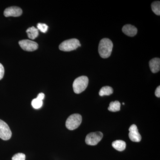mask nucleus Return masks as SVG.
I'll return each instance as SVG.
<instances>
[{
  "label": "nucleus",
  "instance_id": "obj_1",
  "mask_svg": "<svg viewBox=\"0 0 160 160\" xmlns=\"http://www.w3.org/2000/svg\"><path fill=\"white\" fill-rule=\"evenodd\" d=\"M113 48V43L109 38H103L100 41L98 52L101 57L107 58L110 56Z\"/></svg>",
  "mask_w": 160,
  "mask_h": 160
},
{
  "label": "nucleus",
  "instance_id": "obj_2",
  "mask_svg": "<svg viewBox=\"0 0 160 160\" xmlns=\"http://www.w3.org/2000/svg\"><path fill=\"white\" fill-rule=\"evenodd\" d=\"M89 83V79L85 76L77 78L72 84L73 91L77 94L81 93L86 89Z\"/></svg>",
  "mask_w": 160,
  "mask_h": 160
},
{
  "label": "nucleus",
  "instance_id": "obj_3",
  "mask_svg": "<svg viewBox=\"0 0 160 160\" xmlns=\"http://www.w3.org/2000/svg\"><path fill=\"white\" fill-rule=\"evenodd\" d=\"M79 41L77 39L72 38L64 41L59 45V48L62 51L69 52L75 50L81 46Z\"/></svg>",
  "mask_w": 160,
  "mask_h": 160
},
{
  "label": "nucleus",
  "instance_id": "obj_4",
  "mask_svg": "<svg viewBox=\"0 0 160 160\" xmlns=\"http://www.w3.org/2000/svg\"><path fill=\"white\" fill-rule=\"evenodd\" d=\"M82 117L78 113L71 115L66 121V128L70 130H73L77 129L82 122Z\"/></svg>",
  "mask_w": 160,
  "mask_h": 160
},
{
  "label": "nucleus",
  "instance_id": "obj_5",
  "mask_svg": "<svg viewBox=\"0 0 160 160\" xmlns=\"http://www.w3.org/2000/svg\"><path fill=\"white\" fill-rule=\"evenodd\" d=\"M103 133L101 132H90L86 136V143L89 146H96L102 139Z\"/></svg>",
  "mask_w": 160,
  "mask_h": 160
},
{
  "label": "nucleus",
  "instance_id": "obj_6",
  "mask_svg": "<svg viewBox=\"0 0 160 160\" xmlns=\"http://www.w3.org/2000/svg\"><path fill=\"white\" fill-rule=\"evenodd\" d=\"M12 136V132L7 123L0 119V138L2 139L7 141Z\"/></svg>",
  "mask_w": 160,
  "mask_h": 160
},
{
  "label": "nucleus",
  "instance_id": "obj_7",
  "mask_svg": "<svg viewBox=\"0 0 160 160\" xmlns=\"http://www.w3.org/2000/svg\"><path fill=\"white\" fill-rule=\"evenodd\" d=\"M19 44L23 50L26 51H35L38 49L37 43L29 40H23L19 42Z\"/></svg>",
  "mask_w": 160,
  "mask_h": 160
},
{
  "label": "nucleus",
  "instance_id": "obj_8",
  "mask_svg": "<svg viewBox=\"0 0 160 160\" xmlns=\"http://www.w3.org/2000/svg\"><path fill=\"white\" fill-rule=\"evenodd\" d=\"M22 13V10L20 7L17 6H12L8 7L5 9L4 12V15L6 17H18Z\"/></svg>",
  "mask_w": 160,
  "mask_h": 160
},
{
  "label": "nucleus",
  "instance_id": "obj_9",
  "mask_svg": "<svg viewBox=\"0 0 160 160\" xmlns=\"http://www.w3.org/2000/svg\"><path fill=\"white\" fill-rule=\"evenodd\" d=\"M129 139L133 142H140L142 140V136L139 132L137 126L133 124L129 127Z\"/></svg>",
  "mask_w": 160,
  "mask_h": 160
},
{
  "label": "nucleus",
  "instance_id": "obj_10",
  "mask_svg": "<svg viewBox=\"0 0 160 160\" xmlns=\"http://www.w3.org/2000/svg\"><path fill=\"white\" fill-rule=\"evenodd\" d=\"M122 31L126 35L129 37H134L138 32V29L135 26L129 24L123 26Z\"/></svg>",
  "mask_w": 160,
  "mask_h": 160
},
{
  "label": "nucleus",
  "instance_id": "obj_11",
  "mask_svg": "<svg viewBox=\"0 0 160 160\" xmlns=\"http://www.w3.org/2000/svg\"><path fill=\"white\" fill-rule=\"evenodd\" d=\"M149 66L152 73H157L160 71V59L159 58H154L149 61Z\"/></svg>",
  "mask_w": 160,
  "mask_h": 160
},
{
  "label": "nucleus",
  "instance_id": "obj_12",
  "mask_svg": "<svg viewBox=\"0 0 160 160\" xmlns=\"http://www.w3.org/2000/svg\"><path fill=\"white\" fill-rule=\"evenodd\" d=\"M112 147L118 151H123L126 149V144L124 141L122 140H116L112 142Z\"/></svg>",
  "mask_w": 160,
  "mask_h": 160
},
{
  "label": "nucleus",
  "instance_id": "obj_13",
  "mask_svg": "<svg viewBox=\"0 0 160 160\" xmlns=\"http://www.w3.org/2000/svg\"><path fill=\"white\" fill-rule=\"evenodd\" d=\"M26 32L28 35V38L32 40H34L38 37L39 35L38 30L34 26L28 28L26 30Z\"/></svg>",
  "mask_w": 160,
  "mask_h": 160
},
{
  "label": "nucleus",
  "instance_id": "obj_14",
  "mask_svg": "<svg viewBox=\"0 0 160 160\" xmlns=\"http://www.w3.org/2000/svg\"><path fill=\"white\" fill-rule=\"evenodd\" d=\"M113 92V90L112 87L109 86H104L100 89L99 94L100 96H109L112 94Z\"/></svg>",
  "mask_w": 160,
  "mask_h": 160
},
{
  "label": "nucleus",
  "instance_id": "obj_15",
  "mask_svg": "<svg viewBox=\"0 0 160 160\" xmlns=\"http://www.w3.org/2000/svg\"><path fill=\"white\" fill-rule=\"evenodd\" d=\"M120 107H121V104L120 102L116 101L115 102H112L110 103L108 109L109 111L116 112L120 111Z\"/></svg>",
  "mask_w": 160,
  "mask_h": 160
},
{
  "label": "nucleus",
  "instance_id": "obj_16",
  "mask_svg": "<svg viewBox=\"0 0 160 160\" xmlns=\"http://www.w3.org/2000/svg\"><path fill=\"white\" fill-rule=\"evenodd\" d=\"M151 8L152 11L157 15H160V1H156L153 2L151 4Z\"/></svg>",
  "mask_w": 160,
  "mask_h": 160
},
{
  "label": "nucleus",
  "instance_id": "obj_17",
  "mask_svg": "<svg viewBox=\"0 0 160 160\" xmlns=\"http://www.w3.org/2000/svg\"><path fill=\"white\" fill-rule=\"evenodd\" d=\"M31 104L32 106L34 109H38L42 106L43 101L36 98L32 100Z\"/></svg>",
  "mask_w": 160,
  "mask_h": 160
},
{
  "label": "nucleus",
  "instance_id": "obj_18",
  "mask_svg": "<svg viewBox=\"0 0 160 160\" xmlns=\"http://www.w3.org/2000/svg\"><path fill=\"white\" fill-rule=\"evenodd\" d=\"M37 27L38 30H39L44 33H46L48 30V26L44 23H38L37 25Z\"/></svg>",
  "mask_w": 160,
  "mask_h": 160
},
{
  "label": "nucleus",
  "instance_id": "obj_19",
  "mask_svg": "<svg viewBox=\"0 0 160 160\" xmlns=\"http://www.w3.org/2000/svg\"><path fill=\"white\" fill-rule=\"evenodd\" d=\"M26 155L23 153H18L14 155L12 158V160H25Z\"/></svg>",
  "mask_w": 160,
  "mask_h": 160
},
{
  "label": "nucleus",
  "instance_id": "obj_20",
  "mask_svg": "<svg viewBox=\"0 0 160 160\" xmlns=\"http://www.w3.org/2000/svg\"><path fill=\"white\" fill-rule=\"evenodd\" d=\"M4 73H5V69L3 65L0 63V80H2L4 77Z\"/></svg>",
  "mask_w": 160,
  "mask_h": 160
},
{
  "label": "nucleus",
  "instance_id": "obj_21",
  "mask_svg": "<svg viewBox=\"0 0 160 160\" xmlns=\"http://www.w3.org/2000/svg\"><path fill=\"white\" fill-rule=\"evenodd\" d=\"M155 95L158 98L160 97V86H158L155 92Z\"/></svg>",
  "mask_w": 160,
  "mask_h": 160
},
{
  "label": "nucleus",
  "instance_id": "obj_22",
  "mask_svg": "<svg viewBox=\"0 0 160 160\" xmlns=\"http://www.w3.org/2000/svg\"><path fill=\"white\" fill-rule=\"evenodd\" d=\"M44 98H45V94L42 92V93H40L38 95L37 98H38L39 99L43 101V100L44 99Z\"/></svg>",
  "mask_w": 160,
  "mask_h": 160
},
{
  "label": "nucleus",
  "instance_id": "obj_23",
  "mask_svg": "<svg viewBox=\"0 0 160 160\" xmlns=\"http://www.w3.org/2000/svg\"><path fill=\"white\" fill-rule=\"evenodd\" d=\"M122 104H123V105H125V103H123Z\"/></svg>",
  "mask_w": 160,
  "mask_h": 160
}]
</instances>
